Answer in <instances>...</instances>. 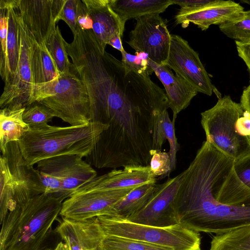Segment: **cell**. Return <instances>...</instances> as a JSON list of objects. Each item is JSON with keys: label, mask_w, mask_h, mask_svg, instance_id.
Here are the masks:
<instances>
[{"label": "cell", "mask_w": 250, "mask_h": 250, "mask_svg": "<svg viewBox=\"0 0 250 250\" xmlns=\"http://www.w3.org/2000/svg\"><path fill=\"white\" fill-rule=\"evenodd\" d=\"M239 56L246 64L250 74V41L239 42L235 41Z\"/></svg>", "instance_id": "obj_40"}, {"label": "cell", "mask_w": 250, "mask_h": 250, "mask_svg": "<svg viewBox=\"0 0 250 250\" xmlns=\"http://www.w3.org/2000/svg\"><path fill=\"white\" fill-rule=\"evenodd\" d=\"M240 103L244 111L250 114V84L243 90Z\"/></svg>", "instance_id": "obj_41"}, {"label": "cell", "mask_w": 250, "mask_h": 250, "mask_svg": "<svg viewBox=\"0 0 250 250\" xmlns=\"http://www.w3.org/2000/svg\"><path fill=\"white\" fill-rule=\"evenodd\" d=\"M100 250H170L168 249L139 240L105 235Z\"/></svg>", "instance_id": "obj_30"}, {"label": "cell", "mask_w": 250, "mask_h": 250, "mask_svg": "<svg viewBox=\"0 0 250 250\" xmlns=\"http://www.w3.org/2000/svg\"><path fill=\"white\" fill-rule=\"evenodd\" d=\"M55 230L70 250H100L104 236L97 217L79 221L62 217Z\"/></svg>", "instance_id": "obj_17"}, {"label": "cell", "mask_w": 250, "mask_h": 250, "mask_svg": "<svg viewBox=\"0 0 250 250\" xmlns=\"http://www.w3.org/2000/svg\"><path fill=\"white\" fill-rule=\"evenodd\" d=\"M15 208L13 186L5 158H0V224L8 213Z\"/></svg>", "instance_id": "obj_29"}, {"label": "cell", "mask_w": 250, "mask_h": 250, "mask_svg": "<svg viewBox=\"0 0 250 250\" xmlns=\"http://www.w3.org/2000/svg\"><path fill=\"white\" fill-rule=\"evenodd\" d=\"M97 218L105 235L144 241L170 250H201L199 232L180 223L162 227L137 223L111 215Z\"/></svg>", "instance_id": "obj_7"}, {"label": "cell", "mask_w": 250, "mask_h": 250, "mask_svg": "<svg viewBox=\"0 0 250 250\" xmlns=\"http://www.w3.org/2000/svg\"><path fill=\"white\" fill-rule=\"evenodd\" d=\"M136 21L127 43L136 53H144L148 59L155 63L166 66L171 34L165 22L159 14L146 15Z\"/></svg>", "instance_id": "obj_10"}, {"label": "cell", "mask_w": 250, "mask_h": 250, "mask_svg": "<svg viewBox=\"0 0 250 250\" xmlns=\"http://www.w3.org/2000/svg\"><path fill=\"white\" fill-rule=\"evenodd\" d=\"M35 102L48 107L55 117L70 125H87L91 122L88 92L73 69L69 72L59 74L50 82L35 84L33 103Z\"/></svg>", "instance_id": "obj_5"}, {"label": "cell", "mask_w": 250, "mask_h": 250, "mask_svg": "<svg viewBox=\"0 0 250 250\" xmlns=\"http://www.w3.org/2000/svg\"><path fill=\"white\" fill-rule=\"evenodd\" d=\"M18 13L20 30L19 64L17 72L12 80L4 84L0 98V109L6 108L10 110H18L33 103L32 35L25 25L18 11Z\"/></svg>", "instance_id": "obj_9"}, {"label": "cell", "mask_w": 250, "mask_h": 250, "mask_svg": "<svg viewBox=\"0 0 250 250\" xmlns=\"http://www.w3.org/2000/svg\"><path fill=\"white\" fill-rule=\"evenodd\" d=\"M107 127L93 122L65 127L44 124L30 128L18 143L23 157L30 166L61 155L85 157L91 152L100 134Z\"/></svg>", "instance_id": "obj_3"}, {"label": "cell", "mask_w": 250, "mask_h": 250, "mask_svg": "<svg viewBox=\"0 0 250 250\" xmlns=\"http://www.w3.org/2000/svg\"><path fill=\"white\" fill-rule=\"evenodd\" d=\"M31 65L34 86L50 82L59 75L45 42L38 43L33 35Z\"/></svg>", "instance_id": "obj_25"}, {"label": "cell", "mask_w": 250, "mask_h": 250, "mask_svg": "<svg viewBox=\"0 0 250 250\" xmlns=\"http://www.w3.org/2000/svg\"><path fill=\"white\" fill-rule=\"evenodd\" d=\"M244 8L232 0H215L209 5L200 10L189 13L179 14L175 16L177 24L186 28L191 22L202 31L208 29L212 24L221 25L238 17Z\"/></svg>", "instance_id": "obj_19"}, {"label": "cell", "mask_w": 250, "mask_h": 250, "mask_svg": "<svg viewBox=\"0 0 250 250\" xmlns=\"http://www.w3.org/2000/svg\"><path fill=\"white\" fill-rule=\"evenodd\" d=\"M62 207V202L45 193L17 206L1 223L0 250H40Z\"/></svg>", "instance_id": "obj_4"}, {"label": "cell", "mask_w": 250, "mask_h": 250, "mask_svg": "<svg viewBox=\"0 0 250 250\" xmlns=\"http://www.w3.org/2000/svg\"><path fill=\"white\" fill-rule=\"evenodd\" d=\"M234 168L241 181L250 188V154L234 160Z\"/></svg>", "instance_id": "obj_38"}, {"label": "cell", "mask_w": 250, "mask_h": 250, "mask_svg": "<svg viewBox=\"0 0 250 250\" xmlns=\"http://www.w3.org/2000/svg\"><path fill=\"white\" fill-rule=\"evenodd\" d=\"M93 21L92 31L102 53L110 38L123 37L125 22L111 8L109 0H82Z\"/></svg>", "instance_id": "obj_18"}, {"label": "cell", "mask_w": 250, "mask_h": 250, "mask_svg": "<svg viewBox=\"0 0 250 250\" xmlns=\"http://www.w3.org/2000/svg\"><path fill=\"white\" fill-rule=\"evenodd\" d=\"M2 155L6 159L11 176L15 208L33 197L44 193L45 189L38 171L25 160L18 142L9 143Z\"/></svg>", "instance_id": "obj_14"}, {"label": "cell", "mask_w": 250, "mask_h": 250, "mask_svg": "<svg viewBox=\"0 0 250 250\" xmlns=\"http://www.w3.org/2000/svg\"><path fill=\"white\" fill-rule=\"evenodd\" d=\"M176 117L173 115V120L171 121L167 109L165 110L156 116L154 123L153 149L161 150L164 142L166 140L168 141L171 172L175 169L176 153L180 147L175 133L174 123Z\"/></svg>", "instance_id": "obj_23"}, {"label": "cell", "mask_w": 250, "mask_h": 250, "mask_svg": "<svg viewBox=\"0 0 250 250\" xmlns=\"http://www.w3.org/2000/svg\"><path fill=\"white\" fill-rule=\"evenodd\" d=\"M68 54L88 92L91 122L106 125L123 112L169 108L166 93L149 74L126 72L121 61L102 53L94 36L77 42Z\"/></svg>", "instance_id": "obj_1"}, {"label": "cell", "mask_w": 250, "mask_h": 250, "mask_svg": "<svg viewBox=\"0 0 250 250\" xmlns=\"http://www.w3.org/2000/svg\"><path fill=\"white\" fill-rule=\"evenodd\" d=\"M80 0H65V2L57 19L63 21L70 27L73 35L76 32L79 5Z\"/></svg>", "instance_id": "obj_36"}, {"label": "cell", "mask_w": 250, "mask_h": 250, "mask_svg": "<svg viewBox=\"0 0 250 250\" xmlns=\"http://www.w3.org/2000/svg\"><path fill=\"white\" fill-rule=\"evenodd\" d=\"M182 172L168 178L161 184L155 185L153 195L146 206L128 220L157 227H167L179 224L175 200L180 185Z\"/></svg>", "instance_id": "obj_13"}, {"label": "cell", "mask_w": 250, "mask_h": 250, "mask_svg": "<svg viewBox=\"0 0 250 250\" xmlns=\"http://www.w3.org/2000/svg\"><path fill=\"white\" fill-rule=\"evenodd\" d=\"M111 8L125 22L129 20L164 12L171 0H109Z\"/></svg>", "instance_id": "obj_22"}, {"label": "cell", "mask_w": 250, "mask_h": 250, "mask_svg": "<svg viewBox=\"0 0 250 250\" xmlns=\"http://www.w3.org/2000/svg\"><path fill=\"white\" fill-rule=\"evenodd\" d=\"M122 63L126 72H134L139 74H151L153 72L147 64V58L144 59L138 55H134L126 52H121Z\"/></svg>", "instance_id": "obj_34"}, {"label": "cell", "mask_w": 250, "mask_h": 250, "mask_svg": "<svg viewBox=\"0 0 250 250\" xmlns=\"http://www.w3.org/2000/svg\"><path fill=\"white\" fill-rule=\"evenodd\" d=\"M219 29L227 37L239 42L250 41V10L222 24Z\"/></svg>", "instance_id": "obj_31"}, {"label": "cell", "mask_w": 250, "mask_h": 250, "mask_svg": "<svg viewBox=\"0 0 250 250\" xmlns=\"http://www.w3.org/2000/svg\"><path fill=\"white\" fill-rule=\"evenodd\" d=\"M8 17L5 66L1 76L4 83L10 82L17 72L20 53V30L15 0H4Z\"/></svg>", "instance_id": "obj_21"}, {"label": "cell", "mask_w": 250, "mask_h": 250, "mask_svg": "<svg viewBox=\"0 0 250 250\" xmlns=\"http://www.w3.org/2000/svg\"><path fill=\"white\" fill-rule=\"evenodd\" d=\"M242 2L244 3H246L249 5H250V0H242Z\"/></svg>", "instance_id": "obj_44"}, {"label": "cell", "mask_w": 250, "mask_h": 250, "mask_svg": "<svg viewBox=\"0 0 250 250\" xmlns=\"http://www.w3.org/2000/svg\"><path fill=\"white\" fill-rule=\"evenodd\" d=\"M151 159L149 166L152 173L156 177L160 176L161 179L171 173L170 156L168 152L161 150L152 149L150 152Z\"/></svg>", "instance_id": "obj_33"}, {"label": "cell", "mask_w": 250, "mask_h": 250, "mask_svg": "<svg viewBox=\"0 0 250 250\" xmlns=\"http://www.w3.org/2000/svg\"><path fill=\"white\" fill-rule=\"evenodd\" d=\"M77 26L83 30H92L93 21L85 4L80 0L79 5V13L77 19Z\"/></svg>", "instance_id": "obj_39"}, {"label": "cell", "mask_w": 250, "mask_h": 250, "mask_svg": "<svg viewBox=\"0 0 250 250\" xmlns=\"http://www.w3.org/2000/svg\"><path fill=\"white\" fill-rule=\"evenodd\" d=\"M25 108L0 109V148L2 154L4 153L9 143L18 142L29 130V126L23 120Z\"/></svg>", "instance_id": "obj_24"}, {"label": "cell", "mask_w": 250, "mask_h": 250, "mask_svg": "<svg viewBox=\"0 0 250 250\" xmlns=\"http://www.w3.org/2000/svg\"><path fill=\"white\" fill-rule=\"evenodd\" d=\"M55 117L53 111L44 105L35 102L25 107L23 120L30 127L47 124Z\"/></svg>", "instance_id": "obj_32"}, {"label": "cell", "mask_w": 250, "mask_h": 250, "mask_svg": "<svg viewBox=\"0 0 250 250\" xmlns=\"http://www.w3.org/2000/svg\"><path fill=\"white\" fill-rule=\"evenodd\" d=\"M147 64L163 84L168 107L177 116L189 105L198 92L182 78L174 75L167 66L158 65L148 59Z\"/></svg>", "instance_id": "obj_20"}, {"label": "cell", "mask_w": 250, "mask_h": 250, "mask_svg": "<svg viewBox=\"0 0 250 250\" xmlns=\"http://www.w3.org/2000/svg\"><path fill=\"white\" fill-rule=\"evenodd\" d=\"M209 250H250V226L213 236Z\"/></svg>", "instance_id": "obj_27"}, {"label": "cell", "mask_w": 250, "mask_h": 250, "mask_svg": "<svg viewBox=\"0 0 250 250\" xmlns=\"http://www.w3.org/2000/svg\"><path fill=\"white\" fill-rule=\"evenodd\" d=\"M132 189L76 191L62 203L60 215L76 221L110 215L116 204Z\"/></svg>", "instance_id": "obj_12"}, {"label": "cell", "mask_w": 250, "mask_h": 250, "mask_svg": "<svg viewBox=\"0 0 250 250\" xmlns=\"http://www.w3.org/2000/svg\"><path fill=\"white\" fill-rule=\"evenodd\" d=\"M19 14L38 43L46 42L56 28L65 0H15Z\"/></svg>", "instance_id": "obj_15"}, {"label": "cell", "mask_w": 250, "mask_h": 250, "mask_svg": "<svg viewBox=\"0 0 250 250\" xmlns=\"http://www.w3.org/2000/svg\"><path fill=\"white\" fill-rule=\"evenodd\" d=\"M156 182V177L151 172L149 165L127 166L122 169H114L97 176L77 191L134 188L145 184H155Z\"/></svg>", "instance_id": "obj_16"}, {"label": "cell", "mask_w": 250, "mask_h": 250, "mask_svg": "<svg viewBox=\"0 0 250 250\" xmlns=\"http://www.w3.org/2000/svg\"><path fill=\"white\" fill-rule=\"evenodd\" d=\"M8 17L4 0H0V74L1 76L5 66L6 42L8 33Z\"/></svg>", "instance_id": "obj_35"}, {"label": "cell", "mask_w": 250, "mask_h": 250, "mask_svg": "<svg viewBox=\"0 0 250 250\" xmlns=\"http://www.w3.org/2000/svg\"><path fill=\"white\" fill-rule=\"evenodd\" d=\"M122 37L120 34H116L109 39L108 43L121 52L125 50L122 44Z\"/></svg>", "instance_id": "obj_42"}, {"label": "cell", "mask_w": 250, "mask_h": 250, "mask_svg": "<svg viewBox=\"0 0 250 250\" xmlns=\"http://www.w3.org/2000/svg\"><path fill=\"white\" fill-rule=\"evenodd\" d=\"M217 103L201 113V124L206 140L213 147L234 160L250 154V140L239 131L237 121L244 110L240 103L229 95L222 97L215 88Z\"/></svg>", "instance_id": "obj_6"}, {"label": "cell", "mask_w": 250, "mask_h": 250, "mask_svg": "<svg viewBox=\"0 0 250 250\" xmlns=\"http://www.w3.org/2000/svg\"><path fill=\"white\" fill-rule=\"evenodd\" d=\"M155 185L147 184L132 189L116 204L110 215L128 219L138 213L149 201Z\"/></svg>", "instance_id": "obj_26"}, {"label": "cell", "mask_w": 250, "mask_h": 250, "mask_svg": "<svg viewBox=\"0 0 250 250\" xmlns=\"http://www.w3.org/2000/svg\"><path fill=\"white\" fill-rule=\"evenodd\" d=\"M65 42L59 26L57 25L48 40L45 43L59 74L69 72L72 69L73 64L68 59Z\"/></svg>", "instance_id": "obj_28"}, {"label": "cell", "mask_w": 250, "mask_h": 250, "mask_svg": "<svg viewBox=\"0 0 250 250\" xmlns=\"http://www.w3.org/2000/svg\"><path fill=\"white\" fill-rule=\"evenodd\" d=\"M36 164L44 193L61 202L97 175L92 167L77 155L51 157Z\"/></svg>", "instance_id": "obj_8"}, {"label": "cell", "mask_w": 250, "mask_h": 250, "mask_svg": "<svg viewBox=\"0 0 250 250\" xmlns=\"http://www.w3.org/2000/svg\"><path fill=\"white\" fill-rule=\"evenodd\" d=\"M168 67L187 82L198 92L208 96L215 88L199 58L188 42L181 36L171 35Z\"/></svg>", "instance_id": "obj_11"}, {"label": "cell", "mask_w": 250, "mask_h": 250, "mask_svg": "<svg viewBox=\"0 0 250 250\" xmlns=\"http://www.w3.org/2000/svg\"><path fill=\"white\" fill-rule=\"evenodd\" d=\"M53 250H70V249L65 243L61 242Z\"/></svg>", "instance_id": "obj_43"}, {"label": "cell", "mask_w": 250, "mask_h": 250, "mask_svg": "<svg viewBox=\"0 0 250 250\" xmlns=\"http://www.w3.org/2000/svg\"><path fill=\"white\" fill-rule=\"evenodd\" d=\"M179 223L196 232L220 234L250 226V200L241 205L221 203L211 188L209 143L203 142L182 172L175 200Z\"/></svg>", "instance_id": "obj_2"}, {"label": "cell", "mask_w": 250, "mask_h": 250, "mask_svg": "<svg viewBox=\"0 0 250 250\" xmlns=\"http://www.w3.org/2000/svg\"><path fill=\"white\" fill-rule=\"evenodd\" d=\"M215 0H171L172 4L180 6L177 13L184 14L203 9L213 3Z\"/></svg>", "instance_id": "obj_37"}]
</instances>
